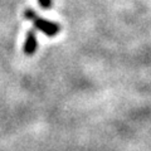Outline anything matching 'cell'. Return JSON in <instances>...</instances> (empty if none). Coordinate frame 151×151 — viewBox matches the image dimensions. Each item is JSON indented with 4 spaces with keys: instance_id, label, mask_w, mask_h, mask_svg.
Here are the masks:
<instances>
[{
    "instance_id": "cell-1",
    "label": "cell",
    "mask_w": 151,
    "mask_h": 151,
    "mask_svg": "<svg viewBox=\"0 0 151 151\" xmlns=\"http://www.w3.org/2000/svg\"><path fill=\"white\" fill-rule=\"evenodd\" d=\"M33 23H34V27L38 30H40L42 33H44V34L48 35V37H54V35L58 34L59 30H60L58 24H55L53 22H49V20H45L43 18L37 17L34 20H33Z\"/></svg>"
},
{
    "instance_id": "cell-2",
    "label": "cell",
    "mask_w": 151,
    "mask_h": 151,
    "mask_svg": "<svg viewBox=\"0 0 151 151\" xmlns=\"http://www.w3.org/2000/svg\"><path fill=\"white\" fill-rule=\"evenodd\" d=\"M37 47H38V43H37V37H35V33L34 30H29L27 33V38H25V42H24V53L27 55H33L35 53L37 50Z\"/></svg>"
},
{
    "instance_id": "cell-3",
    "label": "cell",
    "mask_w": 151,
    "mask_h": 151,
    "mask_svg": "<svg viewBox=\"0 0 151 151\" xmlns=\"http://www.w3.org/2000/svg\"><path fill=\"white\" fill-rule=\"evenodd\" d=\"M24 17L28 19V20H32V22H33V20H34V19L37 18V14L33 12L32 9H27L25 13H24Z\"/></svg>"
},
{
    "instance_id": "cell-4",
    "label": "cell",
    "mask_w": 151,
    "mask_h": 151,
    "mask_svg": "<svg viewBox=\"0 0 151 151\" xmlns=\"http://www.w3.org/2000/svg\"><path fill=\"white\" fill-rule=\"evenodd\" d=\"M38 3L43 9H49L52 6V0H38Z\"/></svg>"
}]
</instances>
